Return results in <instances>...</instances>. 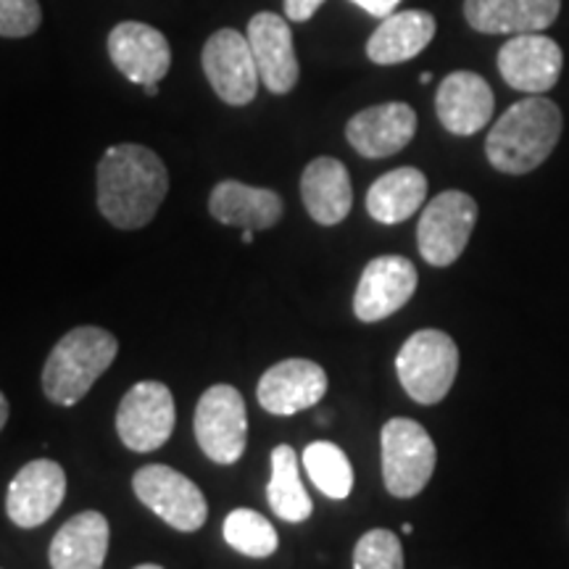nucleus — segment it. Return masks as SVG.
Returning a JSON list of instances; mask_svg holds the SVG:
<instances>
[{
  "mask_svg": "<svg viewBox=\"0 0 569 569\" xmlns=\"http://www.w3.org/2000/svg\"><path fill=\"white\" fill-rule=\"evenodd\" d=\"M169 193V174L151 148L122 142L98 163V209L119 230H140Z\"/></svg>",
  "mask_w": 569,
  "mask_h": 569,
  "instance_id": "nucleus-1",
  "label": "nucleus"
},
{
  "mask_svg": "<svg viewBox=\"0 0 569 569\" xmlns=\"http://www.w3.org/2000/svg\"><path fill=\"white\" fill-rule=\"evenodd\" d=\"M559 106L543 96H530L509 106L486 140L490 167L503 174H528L538 169L561 138Z\"/></svg>",
  "mask_w": 569,
  "mask_h": 569,
  "instance_id": "nucleus-2",
  "label": "nucleus"
},
{
  "mask_svg": "<svg viewBox=\"0 0 569 569\" xmlns=\"http://www.w3.org/2000/svg\"><path fill=\"white\" fill-rule=\"evenodd\" d=\"M117 353L119 340L109 330L90 325L74 327L53 346L42 369V390L48 401L59 407L80 403L98 377L113 365Z\"/></svg>",
  "mask_w": 569,
  "mask_h": 569,
  "instance_id": "nucleus-3",
  "label": "nucleus"
},
{
  "mask_svg": "<svg viewBox=\"0 0 569 569\" xmlns=\"http://www.w3.org/2000/svg\"><path fill=\"white\" fill-rule=\"evenodd\" d=\"M396 372L409 398L422 407L443 401L459 372V348L443 330H419L396 356Z\"/></svg>",
  "mask_w": 569,
  "mask_h": 569,
  "instance_id": "nucleus-4",
  "label": "nucleus"
},
{
  "mask_svg": "<svg viewBox=\"0 0 569 569\" xmlns=\"http://www.w3.org/2000/svg\"><path fill=\"white\" fill-rule=\"evenodd\" d=\"M382 480L390 496L415 498L436 472L438 451L430 432L415 419H388L380 436Z\"/></svg>",
  "mask_w": 569,
  "mask_h": 569,
  "instance_id": "nucleus-5",
  "label": "nucleus"
},
{
  "mask_svg": "<svg viewBox=\"0 0 569 569\" xmlns=\"http://www.w3.org/2000/svg\"><path fill=\"white\" fill-rule=\"evenodd\" d=\"M478 222V203L461 190H446L425 206L417 227V246L427 264L451 267L465 253Z\"/></svg>",
  "mask_w": 569,
  "mask_h": 569,
  "instance_id": "nucleus-6",
  "label": "nucleus"
},
{
  "mask_svg": "<svg viewBox=\"0 0 569 569\" xmlns=\"http://www.w3.org/2000/svg\"><path fill=\"white\" fill-rule=\"evenodd\" d=\"M132 488L140 503H146L156 517L180 532L201 530L209 517L203 490L167 465L140 467L132 478Z\"/></svg>",
  "mask_w": 569,
  "mask_h": 569,
  "instance_id": "nucleus-7",
  "label": "nucleus"
},
{
  "mask_svg": "<svg viewBox=\"0 0 569 569\" xmlns=\"http://www.w3.org/2000/svg\"><path fill=\"white\" fill-rule=\"evenodd\" d=\"M196 440L217 465H234L248 443V411L238 388L211 386L196 407Z\"/></svg>",
  "mask_w": 569,
  "mask_h": 569,
  "instance_id": "nucleus-8",
  "label": "nucleus"
},
{
  "mask_svg": "<svg viewBox=\"0 0 569 569\" xmlns=\"http://www.w3.org/2000/svg\"><path fill=\"white\" fill-rule=\"evenodd\" d=\"M177 422L174 396L163 382H138L127 390L117 411V432L130 451L151 453L172 438Z\"/></svg>",
  "mask_w": 569,
  "mask_h": 569,
  "instance_id": "nucleus-9",
  "label": "nucleus"
},
{
  "mask_svg": "<svg viewBox=\"0 0 569 569\" xmlns=\"http://www.w3.org/2000/svg\"><path fill=\"white\" fill-rule=\"evenodd\" d=\"M201 63L213 92L227 106L251 103L259 92L261 77L256 69L251 46L238 30L213 32L203 46Z\"/></svg>",
  "mask_w": 569,
  "mask_h": 569,
  "instance_id": "nucleus-10",
  "label": "nucleus"
},
{
  "mask_svg": "<svg viewBox=\"0 0 569 569\" xmlns=\"http://www.w3.org/2000/svg\"><path fill=\"white\" fill-rule=\"evenodd\" d=\"M417 267L403 256H377L361 272L353 296V315L359 322H382L403 309L417 293Z\"/></svg>",
  "mask_w": 569,
  "mask_h": 569,
  "instance_id": "nucleus-11",
  "label": "nucleus"
},
{
  "mask_svg": "<svg viewBox=\"0 0 569 569\" xmlns=\"http://www.w3.org/2000/svg\"><path fill=\"white\" fill-rule=\"evenodd\" d=\"M67 496V475L51 459H34L19 469L6 493V511L17 528L32 530L46 525Z\"/></svg>",
  "mask_w": 569,
  "mask_h": 569,
  "instance_id": "nucleus-12",
  "label": "nucleus"
},
{
  "mask_svg": "<svg viewBox=\"0 0 569 569\" xmlns=\"http://www.w3.org/2000/svg\"><path fill=\"white\" fill-rule=\"evenodd\" d=\"M561 63H565V53L559 42L540 32L515 34L498 51V71L503 82L530 96H540L559 82Z\"/></svg>",
  "mask_w": 569,
  "mask_h": 569,
  "instance_id": "nucleus-13",
  "label": "nucleus"
},
{
  "mask_svg": "<svg viewBox=\"0 0 569 569\" xmlns=\"http://www.w3.org/2000/svg\"><path fill=\"white\" fill-rule=\"evenodd\" d=\"M109 56L127 80L134 84H159L172 67V48L156 27L142 21H122L109 34Z\"/></svg>",
  "mask_w": 569,
  "mask_h": 569,
  "instance_id": "nucleus-14",
  "label": "nucleus"
},
{
  "mask_svg": "<svg viewBox=\"0 0 569 569\" xmlns=\"http://www.w3.org/2000/svg\"><path fill=\"white\" fill-rule=\"evenodd\" d=\"M327 393V375L317 361L284 359L261 375L256 398L269 415L290 417L317 407Z\"/></svg>",
  "mask_w": 569,
  "mask_h": 569,
  "instance_id": "nucleus-15",
  "label": "nucleus"
},
{
  "mask_svg": "<svg viewBox=\"0 0 569 569\" xmlns=\"http://www.w3.org/2000/svg\"><path fill=\"white\" fill-rule=\"evenodd\" d=\"M248 46H251L261 84H267L269 92L284 96L296 88L301 69H298L288 19L277 17L272 11L256 13L248 24Z\"/></svg>",
  "mask_w": 569,
  "mask_h": 569,
  "instance_id": "nucleus-16",
  "label": "nucleus"
},
{
  "mask_svg": "<svg viewBox=\"0 0 569 569\" xmlns=\"http://www.w3.org/2000/svg\"><path fill=\"white\" fill-rule=\"evenodd\" d=\"M417 132V113L409 103H380L359 111L346 127V138L365 159H388L409 146Z\"/></svg>",
  "mask_w": 569,
  "mask_h": 569,
  "instance_id": "nucleus-17",
  "label": "nucleus"
},
{
  "mask_svg": "<svg viewBox=\"0 0 569 569\" xmlns=\"http://www.w3.org/2000/svg\"><path fill=\"white\" fill-rule=\"evenodd\" d=\"M493 90L475 71H453L440 82L436 111L440 124L453 134H475L493 117Z\"/></svg>",
  "mask_w": 569,
  "mask_h": 569,
  "instance_id": "nucleus-18",
  "label": "nucleus"
},
{
  "mask_svg": "<svg viewBox=\"0 0 569 569\" xmlns=\"http://www.w3.org/2000/svg\"><path fill=\"white\" fill-rule=\"evenodd\" d=\"M561 0H465V17L482 34L543 32L559 17Z\"/></svg>",
  "mask_w": 569,
  "mask_h": 569,
  "instance_id": "nucleus-19",
  "label": "nucleus"
},
{
  "mask_svg": "<svg viewBox=\"0 0 569 569\" xmlns=\"http://www.w3.org/2000/svg\"><path fill=\"white\" fill-rule=\"evenodd\" d=\"M301 198L309 217L317 224H340L351 213L353 188L343 161L332 156H319L303 169Z\"/></svg>",
  "mask_w": 569,
  "mask_h": 569,
  "instance_id": "nucleus-20",
  "label": "nucleus"
},
{
  "mask_svg": "<svg viewBox=\"0 0 569 569\" xmlns=\"http://www.w3.org/2000/svg\"><path fill=\"white\" fill-rule=\"evenodd\" d=\"M209 211L217 222L243 230H269L282 219V198L274 190L224 180L211 190Z\"/></svg>",
  "mask_w": 569,
  "mask_h": 569,
  "instance_id": "nucleus-21",
  "label": "nucleus"
},
{
  "mask_svg": "<svg viewBox=\"0 0 569 569\" xmlns=\"http://www.w3.org/2000/svg\"><path fill=\"white\" fill-rule=\"evenodd\" d=\"M109 519L101 511H82L61 525L51 540L53 569H103L109 553Z\"/></svg>",
  "mask_w": 569,
  "mask_h": 569,
  "instance_id": "nucleus-22",
  "label": "nucleus"
},
{
  "mask_svg": "<svg viewBox=\"0 0 569 569\" xmlns=\"http://www.w3.org/2000/svg\"><path fill=\"white\" fill-rule=\"evenodd\" d=\"M436 38V17L427 11H396L380 21L367 42V56L380 67L415 59Z\"/></svg>",
  "mask_w": 569,
  "mask_h": 569,
  "instance_id": "nucleus-23",
  "label": "nucleus"
},
{
  "mask_svg": "<svg viewBox=\"0 0 569 569\" xmlns=\"http://www.w3.org/2000/svg\"><path fill=\"white\" fill-rule=\"evenodd\" d=\"M425 198L427 177L415 167H401L372 182L367 193V211L380 224H398L415 217Z\"/></svg>",
  "mask_w": 569,
  "mask_h": 569,
  "instance_id": "nucleus-24",
  "label": "nucleus"
},
{
  "mask_svg": "<svg viewBox=\"0 0 569 569\" xmlns=\"http://www.w3.org/2000/svg\"><path fill=\"white\" fill-rule=\"evenodd\" d=\"M269 507L284 522H306L311 517L309 493L301 482V469H298V457L290 446H277L272 451V480L267 486Z\"/></svg>",
  "mask_w": 569,
  "mask_h": 569,
  "instance_id": "nucleus-25",
  "label": "nucleus"
},
{
  "mask_svg": "<svg viewBox=\"0 0 569 569\" xmlns=\"http://www.w3.org/2000/svg\"><path fill=\"white\" fill-rule=\"evenodd\" d=\"M303 467L309 469L311 482H315L327 498L343 501V498L351 496L353 467L340 446L330 443V440H317V443L306 446Z\"/></svg>",
  "mask_w": 569,
  "mask_h": 569,
  "instance_id": "nucleus-26",
  "label": "nucleus"
},
{
  "mask_svg": "<svg viewBox=\"0 0 569 569\" xmlns=\"http://www.w3.org/2000/svg\"><path fill=\"white\" fill-rule=\"evenodd\" d=\"M224 540L230 549L253 559H267L272 557L280 546L274 525L269 522L264 515L253 509H234L227 515L222 525Z\"/></svg>",
  "mask_w": 569,
  "mask_h": 569,
  "instance_id": "nucleus-27",
  "label": "nucleus"
},
{
  "mask_svg": "<svg viewBox=\"0 0 569 569\" xmlns=\"http://www.w3.org/2000/svg\"><path fill=\"white\" fill-rule=\"evenodd\" d=\"M353 569H403V546L396 532H365L353 549Z\"/></svg>",
  "mask_w": 569,
  "mask_h": 569,
  "instance_id": "nucleus-28",
  "label": "nucleus"
},
{
  "mask_svg": "<svg viewBox=\"0 0 569 569\" xmlns=\"http://www.w3.org/2000/svg\"><path fill=\"white\" fill-rule=\"evenodd\" d=\"M40 21L38 0H0V38H27L38 32Z\"/></svg>",
  "mask_w": 569,
  "mask_h": 569,
  "instance_id": "nucleus-29",
  "label": "nucleus"
},
{
  "mask_svg": "<svg viewBox=\"0 0 569 569\" xmlns=\"http://www.w3.org/2000/svg\"><path fill=\"white\" fill-rule=\"evenodd\" d=\"M325 0H284V17L290 21H309Z\"/></svg>",
  "mask_w": 569,
  "mask_h": 569,
  "instance_id": "nucleus-30",
  "label": "nucleus"
},
{
  "mask_svg": "<svg viewBox=\"0 0 569 569\" xmlns=\"http://www.w3.org/2000/svg\"><path fill=\"white\" fill-rule=\"evenodd\" d=\"M351 3L359 6V9H365L367 13H372L377 19H386L390 13H396L398 6H401V0H351Z\"/></svg>",
  "mask_w": 569,
  "mask_h": 569,
  "instance_id": "nucleus-31",
  "label": "nucleus"
},
{
  "mask_svg": "<svg viewBox=\"0 0 569 569\" xmlns=\"http://www.w3.org/2000/svg\"><path fill=\"white\" fill-rule=\"evenodd\" d=\"M9 422V398L0 393V430Z\"/></svg>",
  "mask_w": 569,
  "mask_h": 569,
  "instance_id": "nucleus-32",
  "label": "nucleus"
},
{
  "mask_svg": "<svg viewBox=\"0 0 569 569\" xmlns=\"http://www.w3.org/2000/svg\"><path fill=\"white\" fill-rule=\"evenodd\" d=\"M146 96H159V84H146Z\"/></svg>",
  "mask_w": 569,
  "mask_h": 569,
  "instance_id": "nucleus-33",
  "label": "nucleus"
},
{
  "mask_svg": "<svg viewBox=\"0 0 569 569\" xmlns=\"http://www.w3.org/2000/svg\"><path fill=\"white\" fill-rule=\"evenodd\" d=\"M253 232H256V230H243V243H246V246L253 243Z\"/></svg>",
  "mask_w": 569,
  "mask_h": 569,
  "instance_id": "nucleus-34",
  "label": "nucleus"
},
{
  "mask_svg": "<svg viewBox=\"0 0 569 569\" xmlns=\"http://www.w3.org/2000/svg\"><path fill=\"white\" fill-rule=\"evenodd\" d=\"M419 80H422L425 84H427V82H432V74H430V71H425V74H422V77H419Z\"/></svg>",
  "mask_w": 569,
  "mask_h": 569,
  "instance_id": "nucleus-35",
  "label": "nucleus"
},
{
  "mask_svg": "<svg viewBox=\"0 0 569 569\" xmlns=\"http://www.w3.org/2000/svg\"><path fill=\"white\" fill-rule=\"evenodd\" d=\"M134 569H163V567H159V565H140V567H134Z\"/></svg>",
  "mask_w": 569,
  "mask_h": 569,
  "instance_id": "nucleus-36",
  "label": "nucleus"
}]
</instances>
